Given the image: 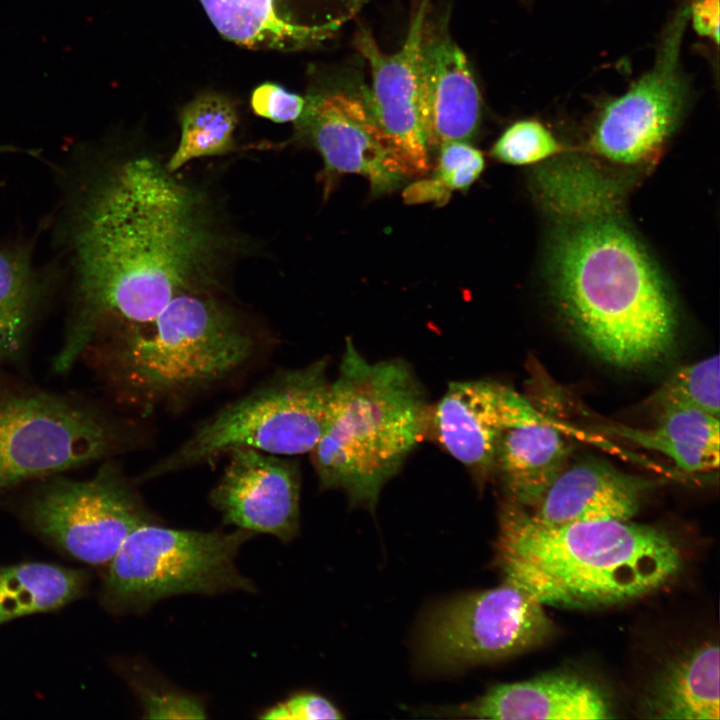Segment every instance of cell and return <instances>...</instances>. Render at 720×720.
<instances>
[{
  "instance_id": "obj_1",
  "label": "cell",
  "mask_w": 720,
  "mask_h": 720,
  "mask_svg": "<svg viewBox=\"0 0 720 720\" xmlns=\"http://www.w3.org/2000/svg\"><path fill=\"white\" fill-rule=\"evenodd\" d=\"M72 316L54 369L96 335L150 323L181 293L218 288L227 248L204 197L149 156L116 163L76 205Z\"/></svg>"
},
{
  "instance_id": "obj_2",
  "label": "cell",
  "mask_w": 720,
  "mask_h": 720,
  "mask_svg": "<svg viewBox=\"0 0 720 720\" xmlns=\"http://www.w3.org/2000/svg\"><path fill=\"white\" fill-rule=\"evenodd\" d=\"M552 288L570 328L606 362L634 368L664 358L677 314L654 263L613 217L593 213L556 237Z\"/></svg>"
},
{
  "instance_id": "obj_3",
  "label": "cell",
  "mask_w": 720,
  "mask_h": 720,
  "mask_svg": "<svg viewBox=\"0 0 720 720\" xmlns=\"http://www.w3.org/2000/svg\"><path fill=\"white\" fill-rule=\"evenodd\" d=\"M496 560L505 580L541 604L583 609L654 592L683 561L662 529L617 519L548 526L508 500L499 511Z\"/></svg>"
},
{
  "instance_id": "obj_4",
  "label": "cell",
  "mask_w": 720,
  "mask_h": 720,
  "mask_svg": "<svg viewBox=\"0 0 720 720\" xmlns=\"http://www.w3.org/2000/svg\"><path fill=\"white\" fill-rule=\"evenodd\" d=\"M259 337L219 289L179 294L150 323L94 336L81 357L114 394L143 411L176 404L238 373Z\"/></svg>"
},
{
  "instance_id": "obj_5",
  "label": "cell",
  "mask_w": 720,
  "mask_h": 720,
  "mask_svg": "<svg viewBox=\"0 0 720 720\" xmlns=\"http://www.w3.org/2000/svg\"><path fill=\"white\" fill-rule=\"evenodd\" d=\"M430 411L406 361L371 362L347 338L324 429L310 452L321 490H341L352 506L374 511L429 430Z\"/></svg>"
},
{
  "instance_id": "obj_6",
  "label": "cell",
  "mask_w": 720,
  "mask_h": 720,
  "mask_svg": "<svg viewBox=\"0 0 720 720\" xmlns=\"http://www.w3.org/2000/svg\"><path fill=\"white\" fill-rule=\"evenodd\" d=\"M326 359L287 369L227 404L181 445L141 474L150 480L212 462L234 449L293 456L310 453L324 429L331 381Z\"/></svg>"
},
{
  "instance_id": "obj_7",
  "label": "cell",
  "mask_w": 720,
  "mask_h": 720,
  "mask_svg": "<svg viewBox=\"0 0 720 720\" xmlns=\"http://www.w3.org/2000/svg\"><path fill=\"white\" fill-rule=\"evenodd\" d=\"M254 534L180 530L147 523L132 531L108 563L102 602L113 613L144 612L180 594L254 593V583L235 565Z\"/></svg>"
},
{
  "instance_id": "obj_8",
  "label": "cell",
  "mask_w": 720,
  "mask_h": 720,
  "mask_svg": "<svg viewBox=\"0 0 720 720\" xmlns=\"http://www.w3.org/2000/svg\"><path fill=\"white\" fill-rule=\"evenodd\" d=\"M125 424L86 400L0 384V496L104 460L129 444Z\"/></svg>"
},
{
  "instance_id": "obj_9",
  "label": "cell",
  "mask_w": 720,
  "mask_h": 720,
  "mask_svg": "<svg viewBox=\"0 0 720 720\" xmlns=\"http://www.w3.org/2000/svg\"><path fill=\"white\" fill-rule=\"evenodd\" d=\"M552 633L544 605L504 580L433 608L420 630L418 658L429 670L455 672L536 648Z\"/></svg>"
},
{
  "instance_id": "obj_10",
  "label": "cell",
  "mask_w": 720,
  "mask_h": 720,
  "mask_svg": "<svg viewBox=\"0 0 720 720\" xmlns=\"http://www.w3.org/2000/svg\"><path fill=\"white\" fill-rule=\"evenodd\" d=\"M23 513L39 534L92 565L108 564L132 531L158 522L112 461L86 480H40Z\"/></svg>"
},
{
  "instance_id": "obj_11",
  "label": "cell",
  "mask_w": 720,
  "mask_h": 720,
  "mask_svg": "<svg viewBox=\"0 0 720 720\" xmlns=\"http://www.w3.org/2000/svg\"><path fill=\"white\" fill-rule=\"evenodd\" d=\"M688 21L689 5H683L665 28L652 68L603 109L590 141L600 157L633 166L647 164L661 152L687 101L680 59Z\"/></svg>"
},
{
  "instance_id": "obj_12",
  "label": "cell",
  "mask_w": 720,
  "mask_h": 720,
  "mask_svg": "<svg viewBox=\"0 0 720 720\" xmlns=\"http://www.w3.org/2000/svg\"><path fill=\"white\" fill-rule=\"evenodd\" d=\"M430 2L415 1L405 41L392 54L383 52L365 28L355 38L371 71V88L362 98L407 178L424 176L430 169L420 75V44Z\"/></svg>"
},
{
  "instance_id": "obj_13",
  "label": "cell",
  "mask_w": 720,
  "mask_h": 720,
  "mask_svg": "<svg viewBox=\"0 0 720 720\" xmlns=\"http://www.w3.org/2000/svg\"><path fill=\"white\" fill-rule=\"evenodd\" d=\"M295 123L294 138L319 152L327 174L363 176L374 195L393 191L407 178L363 98L345 92L309 96Z\"/></svg>"
},
{
  "instance_id": "obj_14",
  "label": "cell",
  "mask_w": 720,
  "mask_h": 720,
  "mask_svg": "<svg viewBox=\"0 0 720 720\" xmlns=\"http://www.w3.org/2000/svg\"><path fill=\"white\" fill-rule=\"evenodd\" d=\"M227 466L209 494L225 525L290 542L298 533L301 481L286 457L251 448L227 454Z\"/></svg>"
},
{
  "instance_id": "obj_15",
  "label": "cell",
  "mask_w": 720,
  "mask_h": 720,
  "mask_svg": "<svg viewBox=\"0 0 720 720\" xmlns=\"http://www.w3.org/2000/svg\"><path fill=\"white\" fill-rule=\"evenodd\" d=\"M539 416L527 399L505 385L490 380L455 381L431 408L428 429L482 487L493 475L501 433Z\"/></svg>"
},
{
  "instance_id": "obj_16",
  "label": "cell",
  "mask_w": 720,
  "mask_h": 720,
  "mask_svg": "<svg viewBox=\"0 0 720 720\" xmlns=\"http://www.w3.org/2000/svg\"><path fill=\"white\" fill-rule=\"evenodd\" d=\"M420 75L430 152L445 143L470 140L480 125L481 94L447 24L432 22L429 15L421 37Z\"/></svg>"
},
{
  "instance_id": "obj_17",
  "label": "cell",
  "mask_w": 720,
  "mask_h": 720,
  "mask_svg": "<svg viewBox=\"0 0 720 720\" xmlns=\"http://www.w3.org/2000/svg\"><path fill=\"white\" fill-rule=\"evenodd\" d=\"M429 713L478 719L595 720L612 717L608 696L597 683L564 670L495 685L470 702L433 709Z\"/></svg>"
},
{
  "instance_id": "obj_18",
  "label": "cell",
  "mask_w": 720,
  "mask_h": 720,
  "mask_svg": "<svg viewBox=\"0 0 720 720\" xmlns=\"http://www.w3.org/2000/svg\"><path fill=\"white\" fill-rule=\"evenodd\" d=\"M646 485L600 461L567 465L526 513L548 526L604 519L630 520ZM523 509V508H522Z\"/></svg>"
},
{
  "instance_id": "obj_19",
  "label": "cell",
  "mask_w": 720,
  "mask_h": 720,
  "mask_svg": "<svg viewBox=\"0 0 720 720\" xmlns=\"http://www.w3.org/2000/svg\"><path fill=\"white\" fill-rule=\"evenodd\" d=\"M570 447L543 416L516 423L500 435L494 456L506 500L531 509L568 465Z\"/></svg>"
},
{
  "instance_id": "obj_20",
  "label": "cell",
  "mask_w": 720,
  "mask_h": 720,
  "mask_svg": "<svg viewBox=\"0 0 720 720\" xmlns=\"http://www.w3.org/2000/svg\"><path fill=\"white\" fill-rule=\"evenodd\" d=\"M606 430L664 454L685 472H709L719 467V417L696 408H663L656 425L648 429L617 425Z\"/></svg>"
},
{
  "instance_id": "obj_21",
  "label": "cell",
  "mask_w": 720,
  "mask_h": 720,
  "mask_svg": "<svg viewBox=\"0 0 720 720\" xmlns=\"http://www.w3.org/2000/svg\"><path fill=\"white\" fill-rule=\"evenodd\" d=\"M719 646L701 645L673 662L646 701L649 716L673 720H718Z\"/></svg>"
},
{
  "instance_id": "obj_22",
  "label": "cell",
  "mask_w": 720,
  "mask_h": 720,
  "mask_svg": "<svg viewBox=\"0 0 720 720\" xmlns=\"http://www.w3.org/2000/svg\"><path fill=\"white\" fill-rule=\"evenodd\" d=\"M87 575L55 564L29 562L0 568V625L57 610L84 591Z\"/></svg>"
},
{
  "instance_id": "obj_23",
  "label": "cell",
  "mask_w": 720,
  "mask_h": 720,
  "mask_svg": "<svg viewBox=\"0 0 720 720\" xmlns=\"http://www.w3.org/2000/svg\"><path fill=\"white\" fill-rule=\"evenodd\" d=\"M42 298L27 254L0 249V365L22 355Z\"/></svg>"
},
{
  "instance_id": "obj_24",
  "label": "cell",
  "mask_w": 720,
  "mask_h": 720,
  "mask_svg": "<svg viewBox=\"0 0 720 720\" xmlns=\"http://www.w3.org/2000/svg\"><path fill=\"white\" fill-rule=\"evenodd\" d=\"M200 1L217 30L241 45L291 47L325 38L315 28L279 19L273 0Z\"/></svg>"
},
{
  "instance_id": "obj_25",
  "label": "cell",
  "mask_w": 720,
  "mask_h": 720,
  "mask_svg": "<svg viewBox=\"0 0 720 720\" xmlns=\"http://www.w3.org/2000/svg\"><path fill=\"white\" fill-rule=\"evenodd\" d=\"M236 124V111L227 99L216 95L195 99L182 112L180 141L165 164L167 170L175 173L191 160L231 152Z\"/></svg>"
},
{
  "instance_id": "obj_26",
  "label": "cell",
  "mask_w": 720,
  "mask_h": 720,
  "mask_svg": "<svg viewBox=\"0 0 720 720\" xmlns=\"http://www.w3.org/2000/svg\"><path fill=\"white\" fill-rule=\"evenodd\" d=\"M719 355L677 369L651 395L648 404L658 412L668 406H688L719 417Z\"/></svg>"
},
{
  "instance_id": "obj_27",
  "label": "cell",
  "mask_w": 720,
  "mask_h": 720,
  "mask_svg": "<svg viewBox=\"0 0 720 720\" xmlns=\"http://www.w3.org/2000/svg\"><path fill=\"white\" fill-rule=\"evenodd\" d=\"M561 144L542 123L520 120L509 126L491 149V156L511 165H530L554 156Z\"/></svg>"
},
{
  "instance_id": "obj_28",
  "label": "cell",
  "mask_w": 720,
  "mask_h": 720,
  "mask_svg": "<svg viewBox=\"0 0 720 720\" xmlns=\"http://www.w3.org/2000/svg\"><path fill=\"white\" fill-rule=\"evenodd\" d=\"M133 688L137 692L147 719H204L207 717L202 700L167 684L138 678L133 679Z\"/></svg>"
},
{
  "instance_id": "obj_29",
  "label": "cell",
  "mask_w": 720,
  "mask_h": 720,
  "mask_svg": "<svg viewBox=\"0 0 720 720\" xmlns=\"http://www.w3.org/2000/svg\"><path fill=\"white\" fill-rule=\"evenodd\" d=\"M438 150L433 179L449 194L466 191L484 170L482 152L467 141L445 143Z\"/></svg>"
},
{
  "instance_id": "obj_30",
  "label": "cell",
  "mask_w": 720,
  "mask_h": 720,
  "mask_svg": "<svg viewBox=\"0 0 720 720\" xmlns=\"http://www.w3.org/2000/svg\"><path fill=\"white\" fill-rule=\"evenodd\" d=\"M260 719L320 720L341 719L340 711L322 695L301 692L264 710Z\"/></svg>"
},
{
  "instance_id": "obj_31",
  "label": "cell",
  "mask_w": 720,
  "mask_h": 720,
  "mask_svg": "<svg viewBox=\"0 0 720 720\" xmlns=\"http://www.w3.org/2000/svg\"><path fill=\"white\" fill-rule=\"evenodd\" d=\"M251 105L257 115L274 122H296L303 112L305 98L279 85L265 83L254 90Z\"/></svg>"
},
{
  "instance_id": "obj_32",
  "label": "cell",
  "mask_w": 720,
  "mask_h": 720,
  "mask_svg": "<svg viewBox=\"0 0 720 720\" xmlns=\"http://www.w3.org/2000/svg\"><path fill=\"white\" fill-rule=\"evenodd\" d=\"M719 1L695 0L689 4V20L701 36L719 42Z\"/></svg>"
},
{
  "instance_id": "obj_33",
  "label": "cell",
  "mask_w": 720,
  "mask_h": 720,
  "mask_svg": "<svg viewBox=\"0 0 720 720\" xmlns=\"http://www.w3.org/2000/svg\"><path fill=\"white\" fill-rule=\"evenodd\" d=\"M335 16L342 25L351 19L365 0H329Z\"/></svg>"
},
{
  "instance_id": "obj_34",
  "label": "cell",
  "mask_w": 720,
  "mask_h": 720,
  "mask_svg": "<svg viewBox=\"0 0 720 720\" xmlns=\"http://www.w3.org/2000/svg\"><path fill=\"white\" fill-rule=\"evenodd\" d=\"M17 147H14L12 145H0V154L2 153H14L19 151Z\"/></svg>"
}]
</instances>
